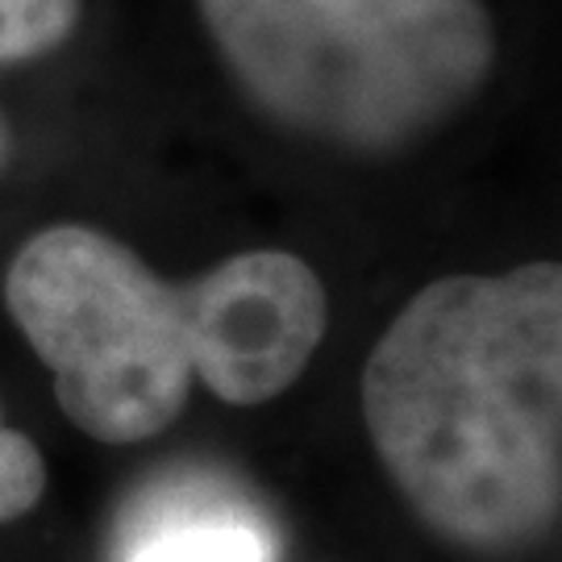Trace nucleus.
Here are the masks:
<instances>
[{"instance_id":"6","label":"nucleus","mask_w":562,"mask_h":562,"mask_svg":"<svg viewBox=\"0 0 562 562\" xmlns=\"http://www.w3.org/2000/svg\"><path fill=\"white\" fill-rule=\"evenodd\" d=\"M46 492V462L21 429L0 422V525L25 517Z\"/></svg>"},{"instance_id":"1","label":"nucleus","mask_w":562,"mask_h":562,"mask_svg":"<svg viewBox=\"0 0 562 562\" xmlns=\"http://www.w3.org/2000/svg\"><path fill=\"white\" fill-rule=\"evenodd\" d=\"M387 480L438 538L508 554L562 508V271L425 283L362 367Z\"/></svg>"},{"instance_id":"3","label":"nucleus","mask_w":562,"mask_h":562,"mask_svg":"<svg viewBox=\"0 0 562 562\" xmlns=\"http://www.w3.org/2000/svg\"><path fill=\"white\" fill-rule=\"evenodd\" d=\"M238 92L341 150H401L480 97L496 63L483 0H201Z\"/></svg>"},{"instance_id":"5","label":"nucleus","mask_w":562,"mask_h":562,"mask_svg":"<svg viewBox=\"0 0 562 562\" xmlns=\"http://www.w3.org/2000/svg\"><path fill=\"white\" fill-rule=\"evenodd\" d=\"M83 0H0V67L42 59L59 50L76 34ZM9 150V134L0 121V159Z\"/></svg>"},{"instance_id":"4","label":"nucleus","mask_w":562,"mask_h":562,"mask_svg":"<svg viewBox=\"0 0 562 562\" xmlns=\"http://www.w3.org/2000/svg\"><path fill=\"white\" fill-rule=\"evenodd\" d=\"M125 562H276V542L238 504H176L142 525Z\"/></svg>"},{"instance_id":"2","label":"nucleus","mask_w":562,"mask_h":562,"mask_svg":"<svg viewBox=\"0 0 562 562\" xmlns=\"http://www.w3.org/2000/svg\"><path fill=\"white\" fill-rule=\"evenodd\" d=\"M4 304L50 375L67 422L104 446L146 442L201 380L225 404H267L304 375L329 304L288 250H241L167 283L92 225H50L21 246Z\"/></svg>"}]
</instances>
